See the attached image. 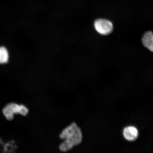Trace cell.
<instances>
[{
  "label": "cell",
  "instance_id": "obj_1",
  "mask_svg": "<svg viewBox=\"0 0 153 153\" xmlns=\"http://www.w3.org/2000/svg\"><path fill=\"white\" fill-rule=\"evenodd\" d=\"M59 137L62 140L69 141L75 147L82 143L83 136L81 128L75 122H73L62 130Z\"/></svg>",
  "mask_w": 153,
  "mask_h": 153
},
{
  "label": "cell",
  "instance_id": "obj_2",
  "mask_svg": "<svg viewBox=\"0 0 153 153\" xmlns=\"http://www.w3.org/2000/svg\"><path fill=\"white\" fill-rule=\"evenodd\" d=\"M3 112L7 120H12L14 119L15 114H19L23 116L27 115L29 110L24 105L11 103L7 104L4 108Z\"/></svg>",
  "mask_w": 153,
  "mask_h": 153
},
{
  "label": "cell",
  "instance_id": "obj_3",
  "mask_svg": "<svg viewBox=\"0 0 153 153\" xmlns=\"http://www.w3.org/2000/svg\"><path fill=\"white\" fill-rule=\"evenodd\" d=\"M94 27L98 33L102 35H107L113 31L114 27L112 23L106 19H97L94 23Z\"/></svg>",
  "mask_w": 153,
  "mask_h": 153
},
{
  "label": "cell",
  "instance_id": "obj_4",
  "mask_svg": "<svg viewBox=\"0 0 153 153\" xmlns=\"http://www.w3.org/2000/svg\"><path fill=\"white\" fill-rule=\"evenodd\" d=\"M124 137L129 141H133L137 138L138 136V131L133 126H129L124 128L123 131Z\"/></svg>",
  "mask_w": 153,
  "mask_h": 153
},
{
  "label": "cell",
  "instance_id": "obj_5",
  "mask_svg": "<svg viewBox=\"0 0 153 153\" xmlns=\"http://www.w3.org/2000/svg\"><path fill=\"white\" fill-rule=\"evenodd\" d=\"M142 42L145 47L153 52V33L152 31L145 32L143 36Z\"/></svg>",
  "mask_w": 153,
  "mask_h": 153
},
{
  "label": "cell",
  "instance_id": "obj_6",
  "mask_svg": "<svg viewBox=\"0 0 153 153\" xmlns=\"http://www.w3.org/2000/svg\"><path fill=\"white\" fill-rule=\"evenodd\" d=\"M9 53L5 47H0V64H4L8 62Z\"/></svg>",
  "mask_w": 153,
  "mask_h": 153
},
{
  "label": "cell",
  "instance_id": "obj_7",
  "mask_svg": "<svg viewBox=\"0 0 153 153\" xmlns=\"http://www.w3.org/2000/svg\"><path fill=\"white\" fill-rule=\"evenodd\" d=\"M74 147L69 141L66 140H62V142L59 145V149L61 152H65L71 150Z\"/></svg>",
  "mask_w": 153,
  "mask_h": 153
}]
</instances>
